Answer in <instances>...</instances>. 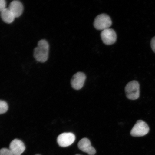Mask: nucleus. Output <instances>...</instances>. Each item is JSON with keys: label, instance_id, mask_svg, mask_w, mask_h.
Wrapping results in <instances>:
<instances>
[{"label": "nucleus", "instance_id": "1", "mask_svg": "<svg viewBox=\"0 0 155 155\" xmlns=\"http://www.w3.org/2000/svg\"><path fill=\"white\" fill-rule=\"evenodd\" d=\"M49 48V44L46 40L40 41L37 47L34 49V55L35 59L40 62H45L48 59Z\"/></svg>", "mask_w": 155, "mask_h": 155}, {"label": "nucleus", "instance_id": "2", "mask_svg": "<svg viewBox=\"0 0 155 155\" xmlns=\"http://www.w3.org/2000/svg\"><path fill=\"white\" fill-rule=\"evenodd\" d=\"M126 96L129 99L134 100L140 96V84L137 81H133L128 83L125 88Z\"/></svg>", "mask_w": 155, "mask_h": 155}, {"label": "nucleus", "instance_id": "3", "mask_svg": "<svg viewBox=\"0 0 155 155\" xmlns=\"http://www.w3.org/2000/svg\"><path fill=\"white\" fill-rule=\"evenodd\" d=\"M112 24L111 18L107 15L101 14L95 19L94 25L95 28L99 30H104L109 28Z\"/></svg>", "mask_w": 155, "mask_h": 155}, {"label": "nucleus", "instance_id": "4", "mask_svg": "<svg viewBox=\"0 0 155 155\" xmlns=\"http://www.w3.org/2000/svg\"><path fill=\"white\" fill-rule=\"evenodd\" d=\"M149 131L148 125L142 120H139L132 129L130 134L134 137H143L146 135Z\"/></svg>", "mask_w": 155, "mask_h": 155}, {"label": "nucleus", "instance_id": "5", "mask_svg": "<svg viewBox=\"0 0 155 155\" xmlns=\"http://www.w3.org/2000/svg\"><path fill=\"white\" fill-rule=\"evenodd\" d=\"M104 43L106 45H111L115 43L117 39V35L115 31L111 28L103 30L101 34Z\"/></svg>", "mask_w": 155, "mask_h": 155}, {"label": "nucleus", "instance_id": "6", "mask_svg": "<svg viewBox=\"0 0 155 155\" xmlns=\"http://www.w3.org/2000/svg\"><path fill=\"white\" fill-rule=\"evenodd\" d=\"M75 137L71 133H64L59 135L57 141L60 147H66L70 146L74 142Z\"/></svg>", "mask_w": 155, "mask_h": 155}, {"label": "nucleus", "instance_id": "7", "mask_svg": "<svg viewBox=\"0 0 155 155\" xmlns=\"http://www.w3.org/2000/svg\"><path fill=\"white\" fill-rule=\"evenodd\" d=\"M86 77L84 73L79 72L73 75L71 81V86L75 90H79L84 86Z\"/></svg>", "mask_w": 155, "mask_h": 155}, {"label": "nucleus", "instance_id": "8", "mask_svg": "<svg viewBox=\"0 0 155 155\" xmlns=\"http://www.w3.org/2000/svg\"><path fill=\"white\" fill-rule=\"evenodd\" d=\"M26 149L24 143L18 139L11 141L9 145V150L13 155H21Z\"/></svg>", "mask_w": 155, "mask_h": 155}, {"label": "nucleus", "instance_id": "9", "mask_svg": "<svg viewBox=\"0 0 155 155\" xmlns=\"http://www.w3.org/2000/svg\"><path fill=\"white\" fill-rule=\"evenodd\" d=\"M78 147L79 150L89 155H94L96 154L95 149L91 145L90 140L87 138H83L79 141Z\"/></svg>", "mask_w": 155, "mask_h": 155}, {"label": "nucleus", "instance_id": "10", "mask_svg": "<svg viewBox=\"0 0 155 155\" xmlns=\"http://www.w3.org/2000/svg\"><path fill=\"white\" fill-rule=\"evenodd\" d=\"M8 8L16 18L21 16L23 11V6L20 2L14 1L12 2Z\"/></svg>", "mask_w": 155, "mask_h": 155}, {"label": "nucleus", "instance_id": "11", "mask_svg": "<svg viewBox=\"0 0 155 155\" xmlns=\"http://www.w3.org/2000/svg\"><path fill=\"white\" fill-rule=\"evenodd\" d=\"M1 17L5 23L10 24L12 23L15 17L8 8H5L1 12Z\"/></svg>", "mask_w": 155, "mask_h": 155}, {"label": "nucleus", "instance_id": "12", "mask_svg": "<svg viewBox=\"0 0 155 155\" xmlns=\"http://www.w3.org/2000/svg\"><path fill=\"white\" fill-rule=\"evenodd\" d=\"M8 109L7 103L4 101L0 100V114L5 113Z\"/></svg>", "mask_w": 155, "mask_h": 155}, {"label": "nucleus", "instance_id": "13", "mask_svg": "<svg viewBox=\"0 0 155 155\" xmlns=\"http://www.w3.org/2000/svg\"><path fill=\"white\" fill-rule=\"evenodd\" d=\"M0 155H13L9 149L3 148L0 150Z\"/></svg>", "mask_w": 155, "mask_h": 155}, {"label": "nucleus", "instance_id": "14", "mask_svg": "<svg viewBox=\"0 0 155 155\" xmlns=\"http://www.w3.org/2000/svg\"><path fill=\"white\" fill-rule=\"evenodd\" d=\"M6 2L5 0H0V12L6 8Z\"/></svg>", "mask_w": 155, "mask_h": 155}, {"label": "nucleus", "instance_id": "15", "mask_svg": "<svg viewBox=\"0 0 155 155\" xmlns=\"http://www.w3.org/2000/svg\"><path fill=\"white\" fill-rule=\"evenodd\" d=\"M151 46L153 51L155 53V36L151 40Z\"/></svg>", "mask_w": 155, "mask_h": 155}, {"label": "nucleus", "instance_id": "16", "mask_svg": "<svg viewBox=\"0 0 155 155\" xmlns=\"http://www.w3.org/2000/svg\"><path fill=\"white\" fill-rule=\"evenodd\" d=\"M80 155L77 154V155Z\"/></svg>", "mask_w": 155, "mask_h": 155}, {"label": "nucleus", "instance_id": "17", "mask_svg": "<svg viewBox=\"0 0 155 155\" xmlns=\"http://www.w3.org/2000/svg\"></svg>", "mask_w": 155, "mask_h": 155}]
</instances>
